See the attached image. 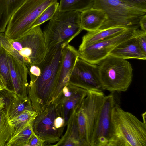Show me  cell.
<instances>
[{
  "instance_id": "cell-1",
  "label": "cell",
  "mask_w": 146,
  "mask_h": 146,
  "mask_svg": "<svg viewBox=\"0 0 146 146\" xmlns=\"http://www.w3.org/2000/svg\"><path fill=\"white\" fill-rule=\"evenodd\" d=\"M57 46L49 50L39 64L41 72L36 78H30L28 96L33 110L38 115L54 102L62 59V52L66 46Z\"/></svg>"
},
{
  "instance_id": "cell-2",
  "label": "cell",
  "mask_w": 146,
  "mask_h": 146,
  "mask_svg": "<svg viewBox=\"0 0 146 146\" xmlns=\"http://www.w3.org/2000/svg\"><path fill=\"white\" fill-rule=\"evenodd\" d=\"M143 119L124 111L117 102L112 110L111 133L106 146H146V121Z\"/></svg>"
},
{
  "instance_id": "cell-3",
  "label": "cell",
  "mask_w": 146,
  "mask_h": 146,
  "mask_svg": "<svg viewBox=\"0 0 146 146\" xmlns=\"http://www.w3.org/2000/svg\"><path fill=\"white\" fill-rule=\"evenodd\" d=\"M93 7L103 10L107 16L99 29H101L115 27L136 29L140 19L146 15V9L126 0H94Z\"/></svg>"
},
{
  "instance_id": "cell-4",
  "label": "cell",
  "mask_w": 146,
  "mask_h": 146,
  "mask_svg": "<svg viewBox=\"0 0 146 146\" xmlns=\"http://www.w3.org/2000/svg\"><path fill=\"white\" fill-rule=\"evenodd\" d=\"M80 13L62 11L58 9L43 31L48 51L57 46H66L80 34L82 30Z\"/></svg>"
},
{
  "instance_id": "cell-5",
  "label": "cell",
  "mask_w": 146,
  "mask_h": 146,
  "mask_svg": "<svg viewBox=\"0 0 146 146\" xmlns=\"http://www.w3.org/2000/svg\"><path fill=\"white\" fill-rule=\"evenodd\" d=\"M99 65L100 80L103 90L111 93L127 90L133 76V68L128 61L109 55Z\"/></svg>"
},
{
  "instance_id": "cell-6",
  "label": "cell",
  "mask_w": 146,
  "mask_h": 146,
  "mask_svg": "<svg viewBox=\"0 0 146 146\" xmlns=\"http://www.w3.org/2000/svg\"><path fill=\"white\" fill-rule=\"evenodd\" d=\"M58 0H25L11 16L4 33L15 40L31 29L38 17L48 6Z\"/></svg>"
},
{
  "instance_id": "cell-7",
  "label": "cell",
  "mask_w": 146,
  "mask_h": 146,
  "mask_svg": "<svg viewBox=\"0 0 146 146\" xmlns=\"http://www.w3.org/2000/svg\"><path fill=\"white\" fill-rule=\"evenodd\" d=\"M105 96L102 91H88L76 110L79 136L83 146H90Z\"/></svg>"
},
{
  "instance_id": "cell-8",
  "label": "cell",
  "mask_w": 146,
  "mask_h": 146,
  "mask_svg": "<svg viewBox=\"0 0 146 146\" xmlns=\"http://www.w3.org/2000/svg\"><path fill=\"white\" fill-rule=\"evenodd\" d=\"M9 40L27 66L40 64L48 51L40 25L32 28L17 39Z\"/></svg>"
},
{
  "instance_id": "cell-9",
  "label": "cell",
  "mask_w": 146,
  "mask_h": 146,
  "mask_svg": "<svg viewBox=\"0 0 146 146\" xmlns=\"http://www.w3.org/2000/svg\"><path fill=\"white\" fill-rule=\"evenodd\" d=\"M133 30L128 29L113 37L78 48L79 58L91 64L99 65L116 46L133 36Z\"/></svg>"
},
{
  "instance_id": "cell-10",
  "label": "cell",
  "mask_w": 146,
  "mask_h": 146,
  "mask_svg": "<svg viewBox=\"0 0 146 146\" xmlns=\"http://www.w3.org/2000/svg\"><path fill=\"white\" fill-rule=\"evenodd\" d=\"M113 93L105 96L90 146H106L110 138L112 131V110L117 102Z\"/></svg>"
},
{
  "instance_id": "cell-11",
  "label": "cell",
  "mask_w": 146,
  "mask_h": 146,
  "mask_svg": "<svg viewBox=\"0 0 146 146\" xmlns=\"http://www.w3.org/2000/svg\"><path fill=\"white\" fill-rule=\"evenodd\" d=\"M58 116L52 104L38 115L32 123L34 132L44 141L45 146L57 143L63 135L64 130L57 129L54 126V121Z\"/></svg>"
},
{
  "instance_id": "cell-12",
  "label": "cell",
  "mask_w": 146,
  "mask_h": 146,
  "mask_svg": "<svg viewBox=\"0 0 146 146\" xmlns=\"http://www.w3.org/2000/svg\"><path fill=\"white\" fill-rule=\"evenodd\" d=\"M69 83L88 91H102L100 84L99 65L79 58L71 74Z\"/></svg>"
},
{
  "instance_id": "cell-13",
  "label": "cell",
  "mask_w": 146,
  "mask_h": 146,
  "mask_svg": "<svg viewBox=\"0 0 146 146\" xmlns=\"http://www.w3.org/2000/svg\"><path fill=\"white\" fill-rule=\"evenodd\" d=\"M79 58L78 50L74 46L69 44L64 48L54 102L58 97L63 88L68 83L72 71Z\"/></svg>"
},
{
  "instance_id": "cell-14",
  "label": "cell",
  "mask_w": 146,
  "mask_h": 146,
  "mask_svg": "<svg viewBox=\"0 0 146 146\" xmlns=\"http://www.w3.org/2000/svg\"><path fill=\"white\" fill-rule=\"evenodd\" d=\"M0 96L4 100V109L9 120L25 110L33 109L28 96H23L4 89L0 90Z\"/></svg>"
},
{
  "instance_id": "cell-15",
  "label": "cell",
  "mask_w": 146,
  "mask_h": 146,
  "mask_svg": "<svg viewBox=\"0 0 146 146\" xmlns=\"http://www.w3.org/2000/svg\"><path fill=\"white\" fill-rule=\"evenodd\" d=\"M7 56L15 92L23 96H28L27 66L19 62L8 52Z\"/></svg>"
},
{
  "instance_id": "cell-16",
  "label": "cell",
  "mask_w": 146,
  "mask_h": 146,
  "mask_svg": "<svg viewBox=\"0 0 146 146\" xmlns=\"http://www.w3.org/2000/svg\"><path fill=\"white\" fill-rule=\"evenodd\" d=\"M88 92L87 90L78 87L69 97L57 99L52 103L54 105L58 115L64 119L66 125L70 113L78 108Z\"/></svg>"
},
{
  "instance_id": "cell-17",
  "label": "cell",
  "mask_w": 146,
  "mask_h": 146,
  "mask_svg": "<svg viewBox=\"0 0 146 146\" xmlns=\"http://www.w3.org/2000/svg\"><path fill=\"white\" fill-rule=\"evenodd\" d=\"M110 55L125 60L146 59V53L142 50L134 36L117 45Z\"/></svg>"
},
{
  "instance_id": "cell-18",
  "label": "cell",
  "mask_w": 146,
  "mask_h": 146,
  "mask_svg": "<svg viewBox=\"0 0 146 146\" xmlns=\"http://www.w3.org/2000/svg\"><path fill=\"white\" fill-rule=\"evenodd\" d=\"M128 29H129L123 27H115L88 31L82 37V42L79 48H83L94 43L113 37Z\"/></svg>"
},
{
  "instance_id": "cell-19",
  "label": "cell",
  "mask_w": 146,
  "mask_h": 146,
  "mask_svg": "<svg viewBox=\"0 0 146 146\" xmlns=\"http://www.w3.org/2000/svg\"><path fill=\"white\" fill-rule=\"evenodd\" d=\"M107 19L103 10L92 7L80 13L81 27L82 30L95 31L99 29Z\"/></svg>"
},
{
  "instance_id": "cell-20",
  "label": "cell",
  "mask_w": 146,
  "mask_h": 146,
  "mask_svg": "<svg viewBox=\"0 0 146 146\" xmlns=\"http://www.w3.org/2000/svg\"><path fill=\"white\" fill-rule=\"evenodd\" d=\"M77 110H74L70 113L67 122V128L65 133L59 141L53 146H82L77 124Z\"/></svg>"
},
{
  "instance_id": "cell-21",
  "label": "cell",
  "mask_w": 146,
  "mask_h": 146,
  "mask_svg": "<svg viewBox=\"0 0 146 146\" xmlns=\"http://www.w3.org/2000/svg\"><path fill=\"white\" fill-rule=\"evenodd\" d=\"M25 0H0V33H4L13 14Z\"/></svg>"
},
{
  "instance_id": "cell-22",
  "label": "cell",
  "mask_w": 146,
  "mask_h": 146,
  "mask_svg": "<svg viewBox=\"0 0 146 146\" xmlns=\"http://www.w3.org/2000/svg\"><path fill=\"white\" fill-rule=\"evenodd\" d=\"M15 129L5 146H27L30 137L34 132L32 123H27Z\"/></svg>"
},
{
  "instance_id": "cell-23",
  "label": "cell",
  "mask_w": 146,
  "mask_h": 146,
  "mask_svg": "<svg viewBox=\"0 0 146 146\" xmlns=\"http://www.w3.org/2000/svg\"><path fill=\"white\" fill-rule=\"evenodd\" d=\"M94 0H60L58 10L80 12L93 7Z\"/></svg>"
},
{
  "instance_id": "cell-24",
  "label": "cell",
  "mask_w": 146,
  "mask_h": 146,
  "mask_svg": "<svg viewBox=\"0 0 146 146\" xmlns=\"http://www.w3.org/2000/svg\"><path fill=\"white\" fill-rule=\"evenodd\" d=\"M7 54V52L3 47L0 48V74L3 78L5 86V89L14 92Z\"/></svg>"
},
{
  "instance_id": "cell-25",
  "label": "cell",
  "mask_w": 146,
  "mask_h": 146,
  "mask_svg": "<svg viewBox=\"0 0 146 146\" xmlns=\"http://www.w3.org/2000/svg\"><path fill=\"white\" fill-rule=\"evenodd\" d=\"M4 108L0 109V146H5L15 128L9 123Z\"/></svg>"
},
{
  "instance_id": "cell-26",
  "label": "cell",
  "mask_w": 146,
  "mask_h": 146,
  "mask_svg": "<svg viewBox=\"0 0 146 146\" xmlns=\"http://www.w3.org/2000/svg\"><path fill=\"white\" fill-rule=\"evenodd\" d=\"M37 115L33 109L27 110L9 120V122L15 128L27 123H32Z\"/></svg>"
},
{
  "instance_id": "cell-27",
  "label": "cell",
  "mask_w": 146,
  "mask_h": 146,
  "mask_svg": "<svg viewBox=\"0 0 146 146\" xmlns=\"http://www.w3.org/2000/svg\"><path fill=\"white\" fill-rule=\"evenodd\" d=\"M59 4V3L56 2L52 4L46 8L35 21L32 28L40 25L46 21L50 20L58 9Z\"/></svg>"
},
{
  "instance_id": "cell-28",
  "label": "cell",
  "mask_w": 146,
  "mask_h": 146,
  "mask_svg": "<svg viewBox=\"0 0 146 146\" xmlns=\"http://www.w3.org/2000/svg\"><path fill=\"white\" fill-rule=\"evenodd\" d=\"M133 34L142 50L146 53V32L137 29L133 30Z\"/></svg>"
},
{
  "instance_id": "cell-29",
  "label": "cell",
  "mask_w": 146,
  "mask_h": 146,
  "mask_svg": "<svg viewBox=\"0 0 146 146\" xmlns=\"http://www.w3.org/2000/svg\"><path fill=\"white\" fill-rule=\"evenodd\" d=\"M45 146L44 141L33 132L29 139L27 146Z\"/></svg>"
},
{
  "instance_id": "cell-30",
  "label": "cell",
  "mask_w": 146,
  "mask_h": 146,
  "mask_svg": "<svg viewBox=\"0 0 146 146\" xmlns=\"http://www.w3.org/2000/svg\"><path fill=\"white\" fill-rule=\"evenodd\" d=\"M54 127L56 129L64 130V127L66 125V121L62 117L58 116L54 121Z\"/></svg>"
},
{
  "instance_id": "cell-31",
  "label": "cell",
  "mask_w": 146,
  "mask_h": 146,
  "mask_svg": "<svg viewBox=\"0 0 146 146\" xmlns=\"http://www.w3.org/2000/svg\"><path fill=\"white\" fill-rule=\"evenodd\" d=\"M139 7L146 9V0H126Z\"/></svg>"
},
{
  "instance_id": "cell-32",
  "label": "cell",
  "mask_w": 146,
  "mask_h": 146,
  "mask_svg": "<svg viewBox=\"0 0 146 146\" xmlns=\"http://www.w3.org/2000/svg\"><path fill=\"white\" fill-rule=\"evenodd\" d=\"M139 24L141 30L146 32V15L144 16L140 19Z\"/></svg>"
},
{
  "instance_id": "cell-33",
  "label": "cell",
  "mask_w": 146,
  "mask_h": 146,
  "mask_svg": "<svg viewBox=\"0 0 146 146\" xmlns=\"http://www.w3.org/2000/svg\"><path fill=\"white\" fill-rule=\"evenodd\" d=\"M5 88V86L3 78L0 74V90H3Z\"/></svg>"
},
{
  "instance_id": "cell-34",
  "label": "cell",
  "mask_w": 146,
  "mask_h": 146,
  "mask_svg": "<svg viewBox=\"0 0 146 146\" xmlns=\"http://www.w3.org/2000/svg\"><path fill=\"white\" fill-rule=\"evenodd\" d=\"M5 103L3 99L0 100V109L4 108Z\"/></svg>"
},
{
  "instance_id": "cell-35",
  "label": "cell",
  "mask_w": 146,
  "mask_h": 146,
  "mask_svg": "<svg viewBox=\"0 0 146 146\" xmlns=\"http://www.w3.org/2000/svg\"><path fill=\"white\" fill-rule=\"evenodd\" d=\"M2 47H3V46L2 45L1 42L0 40V48H2Z\"/></svg>"
},
{
  "instance_id": "cell-36",
  "label": "cell",
  "mask_w": 146,
  "mask_h": 146,
  "mask_svg": "<svg viewBox=\"0 0 146 146\" xmlns=\"http://www.w3.org/2000/svg\"><path fill=\"white\" fill-rule=\"evenodd\" d=\"M3 99V98L1 97L0 96V100Z\"/></svg>"
}]
</instances>
